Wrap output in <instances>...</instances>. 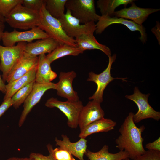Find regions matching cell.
Returning a JSON list of instances; mask_svg holds the SVG:
<instances>
[{"mask_svg":"<svg viewBox=\"0 0 160 160\" xmlns=\"http://www.w3.org/2000/svg\"><path fill=\"white\" fill-rule=\"evenodd\" d=\"M60 44L57 41L50 37L38 39L34 42L27 43L23 55L33 57L46 53L49 54Z\"/></svg>","mask_w":160,"mask_h":160,"instance_id":"cell-16","label":"cell"},{"mask_svg":"<svg viewBox=\"0 0 160 160\" xmlns=\"http://www.w3.org/2000/svg\"><path fill=\"white\" fill-rule=\"evenodd\" d=\"M65 7L83 24L97 22L101 17L96 13L94 0H67Z\"/></svg>","mask_w":160,"mask_h":160,"instance_id":"cell-4","label":"cell"},{"mask_svg":"<svg viewBox=\"0 0 160 160\" xmlns=\"http://www.w3.org/2000/svg\"><path fill=\"white\" fill-rule=\"evenodd\" d=\"M121 24L125 26L131 31H138L140 34V39L143 43L147 41V35L145 28L143 25H140L131 20L122 18L101 16L96 24V33L101 34L108 26L113 24Z\"/></svg>","mask_w":160,"mask_h":160,"instance_id":"cell-12","label":"cell"},{"mask_svg":"<svg viewBox=\"0 0 160 160\" xmlns=\"http://www.w3.org/2000/svg\"><path fill=\"white\" fill-rule=\"evenodd\" d=\"M150 94H144L137 87H135L133 94L126 95L125 97L134 102L138 108V111L134 114L133 120L135 123L148 118L159 121L160 119V112L155 110L149 104L148 100Z\"/></svg>","mask_w":160,"mask_h":160,"instance_id":"cell-6","label":"cell"},{"mask_svg":"<svg viewBox=\"0 0 160 160\" xmlns=\"http://www.w3.org/2000/svg\"><path fill=\"white\" fill-rule=\"evenodd\" d=\"M45 9L53 17L59 19L64 13L67 0H44Z\"/></svg>","mask_w":160,"mask_h":160,"instance_id":"cell-26","label":"cell"},{"mask_svg":"<svg viewBox=\"0 0 160 160\" xmlns=\"http://www.w3.org/2000/svg\"><path fill=\"white\" fill-rule=\"evenodd\" d=\"M105 113L100 103L92 100L82 107L79 115L78 126L80 131L92 122L104 117Z\"/></svg>","mask_w":160,"mask_h":160,"instance_id":"cell-14","label":"cell"},{"mask_svg":"<svg viewBox=\"0 0 160 160\" xmlns=\"http://www.w3.org/2000/svg\"><path fill=\"white\" fill-rule=\"evenodd\" d=\"M55 83L52 82L40 84L35 81L31 93L23 103V109L18 122L19 127L23 125L28 114L33 108L40 101L44 93L49 89H55Z\"/></svg>","mask_w":160,"mask_h":160,"instance_id":"cell-11","label":"cell"},{"mask_svg":"<svg viewBox=\"0 0 160 160\" xmlns=\"http://www.w3.org/2000/svg\"><path fill=\"white\" fill-rule=\"evenodd\" d=\"M58 20L66 34L74 39L84 35L94 33L96 29V24L94 22L81 25L79 20L72 15L69 9H67L66 13Z\"/></svg>","mask_w":160,"mask_h":160,"instance_id":"cell-7","label":"cell"},{"mask_svg":"<svg viewBox=\"0 0 160 160\" xmlns=\"http://www.w3.org/2000/svg\"><path fill=\"white\" fill-rule=\"evenodd\" d=\"M108 57V63L107 67L102 72L97 74L93 72L89 73L88 81H92L95 83L97 86V89L93 95L89 98L100 103L103 101V92L108 84L114 79H121L124 81L126 78H114L111 76V70L113 63L116 57V55L115 54Z\"/></svg>","mask_w":160,"mask_h":160,"instance_id":"cell-9","label":"cell"},{"mask_svg":"<svg viewBox=\"0 0 160 160\" xmlns=\"http://www.w3.org/2000/svg\"><path fill=\"white\" fill-rule=\"evenodd\" d=\"M145 148L148 150L160 151V137H159L154 141L147 144Z\"/></svg>","mask_w":160,"mask_h":160,"instance_id":"cell-33","label":"cell"},{"mask_svg":"<svg viewBox=\"0 0 160 160\" xmlns=\"http://www.w3.org/2000/svg\"><path fill=\"white\" fill-rule=\"evenodd\" d=\"M46 147L49 155L55 160H76L69 152L64 148L59 147L54 149L49 143L47 145Z\"/></svg>","mask_w":160,"mask_h":160,"instance_id":"cell-28","label":"cell"},{"mask_svg":"<svg viewBox=\"0 0 160 160\" xmlns=\"http://www.w3.org/2000/svg\"><path fill=\"white\" fill-rule=\"evenodd\" d=\"M61 137L62 140L55 138L56 145L66 150L79 160H85L84 156L87 149V140L80 138L78 141L72 142L66 135L62 134Z\"/></svg>","mask_w":160,"mask_h":160,"instance_id":"cell-17","label":"cell"},{"mask_svg":"<svg viewBox=\"0 0 160 160\" xmlns=\"http://www.w3.org/2000/svg\"><path fill=\"white\" fill-rule=\"evenodd\" d=\"M37 66L16 80L6 85V91L3 101L11 98L18 90L26 85L35 81Z\"/></svg>","mask_w":160,"mask_h":160,"instance_id":"cell-21","label":"cell"},{"mask_svg":"<svg viewBox=\"0 0 160 160\" xmlns=\"http://www.w3.org/2000/svg\"><path fill=\"white\" fill-rule=\"evenodd\" d=\"M128 8H125L115 11L113 16L117 17L129 19L140 25L147 19L149 15L159 11L160 9L143 8L137 7L133 2Z\"/></svg>","mask_w":160,"mask_h":160,"instance_id":"cell-13","label":"cell"},{"mask_svg":"<svg viewBox=\"0 0 160 160\" xmlns=\"http://www.w3.org/2000/svg\"><path fill=\"white\" fill-rule=\"evenodd\" d=\"M12 104L11 98L3 101L0 105V117L10 107L12 106Z\"/></svg>","mask_w":160,"mask_h":160,"instance_id":"cell-32","label":"cell"},{"mask_svg":"<svg viewBox=\"0 0 160 160\" xmlns=\"http://www.w3.org/2000/svg\"><path fill=\"white\" fill-rule=\"evenodd\" d=\"M133 0H99L97 1V7L102 16L112 17L115 9L120 5L124 7L135 1Z\"/></svg>","mask_w":160,"mask_h":160,"instance_id":"cell-24","label":"cell"},{"mask_svg":"<svg viewBox=\"0 0 160 160\" xmlns=\"http://www.w3.org/2000/svg\"><path fill=\"white\" fill-rule=\"evenodd\" d=\"M50 37L38 27L24 31L14 29L11 32H4L2 39L4 46L10 47L20 42H31L34 40Z\"/></svg>","mask_w":160,"mask_h":160,"instance_id":"cell-10","label":"cell"},{"mask_svg":"<svg viewBox=\"0 0 160 160\" xmlns=\"http://www.w3.org/2000/svg\"><path fill=\"white\" fill-rule=\"evenodd\" d=\"M76 76V74L73 71L60 72L59 81L55 84V88L58 96L66 98L69 101L79 100L77 93L74 90L72 86L73 80Z\"/></svg>","mask_w":160,"mask_h":160,"instance_id":"cell-15","label":"cell"},{"mask_svg":"<svg viewBox=\"0 0 160 160\" xmlns=\"http://www.w3.org/2000/svg\"><path fill=\"white\" fill-rule=\"evenodd\" d=\"M5 27L4 22L0 20V41L2 40Z\"/></svg>","mask_w":160,"mask_h":160,"instance_id":"cell-35","label":"cell"},{"mask_svg":"<svg viewBox=\"0 0 160 160\" xmlns=\"http://www.w3.org/2000/svg\"><path fill=\"white\" fill-rule=\"evenodd\" d=\"M116 123L112 120L104 117L95 121L85 127L79 135L80 138L85 139L93 133L107 132L114 129Z\"/></svg>","mask_w":160,"mask_h":160,"instance_id":"cell-20","label":"cell"},{"mask_svg":"<svg viewBox=\"0 0 160 160\" xmlns=\"http://www.w3.org/2000/svg\"><path fill=\"white\" fill-rule=\"evenodd\" d=\"M6 160H35L29 157H12L7 159Z\"/></svg>","mask_w":160,"mask_h":160,"instance_id":"cell-36","label":"cell"},{"mask_svg":"<svg viewBox=\"0 0 160 160\" xmlns=\"http://www.w3.org/2000/svg\"><path fill=\"white\" fill-rule=\"evenodd\" d=\"M35 81H33L23 87L12 96L11 99L12 106L17 109L24 102L31 93Z\"/></svg>","mask_w":160,"mask_h":160,"instance_id":"cell-27","label":"cell"},{"mask_svg":"<svg viewBox=\"0 0 160 160\" xmlns=\"http://www.w3.org/2000/svg\"><path fill=\"white\" fill-rule=\"evenodd\" d=\"M39 13L38 27L60 44H66L77 47L75 39L70 37L66 34L59 20L52 16L47 11L45 7V3Z\"/></svg>","mask_w":160,"mask_h":160,"instance_id":"cell-2","label":"cell"},{"mask_svg":"<svg viewBox=\"0 0 160 160\" xmlns=\"http://www.w3.org/2000/svg\"><path fill=\"white\" fill-rule=\"evenodd\" d=\"M123 160H130V159L129 158H127L124 159Z\"/></svg>","mask_w":160,"mask_h":160,"instance_id":"cell-39","label":"cell"},{"mask_svg":"<svg viewBox=\"0 0 160 160\" xmlns=\"http://www.w3.org/2000/svg\"><path fill=\"white\" fill-rule=\"evenodd\" d=\"M134 113L130 112L119 129L120 134L115 140L116 147L120 151H124L129 158L134 160L145 151L143 145L144 139L142 134L145 128L144 125L137 127L133 120Z\"/></svg>","mask_w":160,"mask_h":160,"instance_id":"cell-1","label":"cell"},{"mask_svg":"<svg viewBox=\"0 0 160 160\" xmlns=\"http://www.w3.org/2000/svg\"><path fill=\"white\" fill-rule=\"evenodd\" d=\"M39 18V12L29 9L20 4L5 18V21L12 28L28 30L38 27Z\"/></svg>","mask_w":160,"mask_h":160,"instance_id":"cell-3","label":"cell"},{"mask_svg":"<svg viewBox=\"0 0 160 160\" xmlns=\"http://www.w3.org/2000/svg\"><path fill=\"white\" fill-rule=\"evenodd\" d=\"M83 51L78 47L71 46L66 44L59 45L54 50L46 55L48 61L51 63L55 60L68 55L76 56L82 54Z\"/></svg>","mask_w":160,"mask_h":160,"instance_id":"cell-25","label":"cell"},{"mask_svg":"<svg viewBox=\"0 0 160 160\" xmlns=\"http://www.w3.org/2000/svg\"><path fill=\"white\" fill-rule=\"evenodd\" d=\"M0 91L5 93L6 91V85L4 82L1 78L0 75Z\"/></svg>","mask_w":160,"mask_h":160,"instance_id":"cell-37","label":"cell"},{"mask_svg":"<svg viewBox=\"0 0 160 160\" xmlns=\"http://www.w3.org/2000/svg\"><path fill=\"white\" fill-rule=\"evenodd\" d=\"M84 155L89 160H123L129 158L128 153L124 151H120L114 153H110L109 146L106 145L97 152L87 149Z\"/></svg>","mask_w":160,"mask_h":160,"instance_id":"cell-23","label":"cell"},{"mask_svg":"<svg viewBox=\"0 0 160 160\" xmlns=\"http://www.w3.org/2000/svg\"><path fill=\"white\" fill-rule=\"evenodd\" d=\"M51 64L47 59L45 54L39 56L36 82L40 84L49 83L57 77L56 73L51 69Z\"/></svg>","mask_w":160,"mask_h":160,"instance_id":"cell-19","label":"cell"},{"mask_svg":"<svg viewBox=\"0 0 160 160\" xmlns=\"http://www.w3.org/2000/svg\"><path fill=\"white\" fill-rule=\"evenodd\" d=\"M29 157L35 160H55L49 155L46 156L41 153L34 152L31 153L30 154Z\"/></svg>","mask_w":160,"mask_h":160,"instance_id":"cell-34","label":"cell"},{"mask_svg":"<svg viewBox=\"0 0 160 160\" xmlns=\"http://www.w3.org/2000/svg\"><path fill=\"white\" fill-rule=\"evenodd\" d=\"M38 57H28L24 56L12 69L6 80L7 83L12 82L23 76L37 66Z\"/></svg>","mask_w":160,"mask_h":160,"instance_id":"cell-18","label":"cell"},{"mask_svg":"<svg viewBox=\"0 0 160 160\" xmlns=\"http://www.w3.org/2000/svg\"><path fill=\"white\" fill-rule=\"evenodd\" d=\"M0 20L4 22V23L5 22V18L4 17H3L0 14Z\"/></svg>","mask_w":160,"mask_h":160,"instance_id":"cell-38","label":"cell"},{"mask_svg":"<svg viewBox=\"0 0 160 160\" xmlns=\"http://www.w3.org/2000/svg\"><path fill=\"white\" fill-rule=\"evenodd\" d=\"M77 47L83 52L87 50H99L108 57L111 56L110 49L98 42L93 33L84 35L75 39Z\"/></svg>","mask_w":160,"mask_h":160,"instance_id":"cell-22","label":"cell"},{"mask_svg":"<svg viewBox=\"0 0 160 160\" xmlns=\"http://www.w3.org/2000/svg\"><path fill=\"white\" fill-rule=\"evenodd\" d=\"M27 43L20 42L10 47L0 45V70L4 82L12 69L23 56Z\"/></svg>","mask_w":160,"mask_h":160,"instance_id":"cell-5","label":"cell"},{"mask_svg":"<svg viewBox=\"0 0 160 160\" xmlns=\"http://www.w3.org/2000/svg\"><path fill=\"white\" fill-rule=\"evenodd\" d=\"M44 3V0H23L22 5L29 9L39 12Z\"/></svg>","mask_w":160,"mask_h":160,"instance_id":"cell-30","label":"cell"},{"mask_svg":"<svg viewBox=\"0 0 160 160\" xmlns=\"http://www.w3.org/2000/svg\"><path fill=\"white\" fill-rule=\"evenodd\" d=\"M134 160H160V151L148 150Z\"/></svg>","mask_w":160,"mask_h":160,"instance_id":"cell-31","label":"cell"},{"mask_svg":"<svg viewBox=\"0 0 160 160\" xmlns=\"http://www.w3.org/2000/svg\"><path fill=\"white\" fill-rule=\"evenodd\" d=\"M23 0H0V14L7 17L18 5L22 4Z\"/></svg>","mask_w":160,"mask_h":160,"instance_id":"cell-29","label":"cell"},{"mask_svg":"<svg viewBox=\"0 0 160 160\" xmlns=\"http://www.w3.org/2000/svg\"><path fill=\"white\" fill-rule=\"evenodd\" d=\"M45 105L48 108H58L66 116L68 126L72 129L77 128L79 116L84 106L82 101L79 100L62 101L52 97L46 101Z\"/></svg>","mask_w":160,"mask_h":160,"instance_id":"cell-8","label":"cell"}]
</instances>
